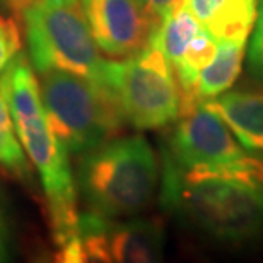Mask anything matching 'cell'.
<instances>
[{"label": "cell", "mask_w": 263, "mask_h": 263, "mask_svg": "<svg viewBox=\"0 0 263 263\" xmlns=\"http://www.w3.org/2000/svg\"><path fill=\"white\" fill-rule=\"evenodd\" d=\"M164 255V229L156 219H109L79 212L73 234L60 245L67 263H151Z\"/></svg>", "instance_id": "ba28073f"}, {"label": "cell", "mask_w": 263, "mask_h": 263, "mask_svg": "<svg viewBox=\"0 0 263 263\" xmlns=\"http://www.w3.org/2000/svg\"><path fill=\"white\" fill-rule=\"evenodd\" d=\"M248 70L251 77L263 82V19H258L248 48Z\"/></svg>", "instance_id": "9a60e30c"}, {"label": "cell", "mask_w": 263, "mask_h": 263, "mask_svg": "<svg viewBox=\"0 0 263 263\" xmlns=\"http://www.w3.org/2000/svg\"><path fill=\"white\" fill-rule=\"evenodd\" d=\"M98 48L113 59L137 53L159 28L144 0H81Z\"/></svg>", "instance_id": "9c48e42d"}, {"label": "cell", "mask_w": 263, "mask_h": 263, "mask_svg": "<svg viewBox=\"0 0 263 263\" xmlns=\"http://www.w3.org/2000/svg\"><path fill=\"white\" fill-rule=\"evenodd\" d=\"M162 161L181 171L219 173L263 185V159L246 151L228 123L207 104L181 115Z\"/></svg>", "instance_id": "52a82bcc"}, {"label": "cell", "mask_w": 263, "mask_h": 263, "mask_svg": "<svg viewBox=\"0 0 263 263\" xmlns=\"http://www.w3.org/2000/svg\"><path fill=\"white\" fill-rule=\"evenodd\" d=\"M10 260V243H9V231L5 228L4 219H0V261Z\"/></svg>", "instance_id": "d6986e66"}, {"label": "cell", "mask_w": 263, "mask_h": 263, "mask_svg": "<svg viewBox=\"0 0 263 263\" xmlns=\"http://www.w3.org/2000/svg\"><path fill=\"white\" fill-rule=\"evenodd\" d=\"M152 17L161 26L162 21H166L183 5V0H144Z\"/></svg>", "instance_id": "2e32d148"}, {"label": "cell", "mask_w": 263, "mask_h": 263, "mask_svg": "<svg viewBox=\"0 0 263 263\" xmlns=\"http://www.w3.org/2000/svg\"><path fill=\"white\" fill-rule=\"evenodd\" d=\"M23 21L34 72L64 70L108 86L111 60L99 53L81 0H36Z\"/></svg>", "instance_id": "5b68a950"}, {"label": "cell", "mask_w": 263, "mask_h": 263, "mask_svg": "<svg viewBox=\"0 0 263 263\" xmlns=\"http://www.w3.org/2000/svg\"><path fill=\"white\" fill-rule=\"evenodd\" d=\"M36 0H0V9L7 10L12 14H21L29 7L31 4H34Z\"/></svg>", "instance_id": "ac0fdd59"}, {"label": "cell", "mask_w": 263, "mask_h": 263, "mask_svg": "<svg viewBox=\"0 0 263 263\" xmlns=\"http://www.w3.org/2000/svg\"><path fill=\"white\" fill-rule=\"evenodd\" d=\"M203 104L228 123L246 151L263 156V92L226 91Z\"/></svg>", "instance_id": "8fae6325"}, {"label": "cell", "mask_w": 263, "mask_h": 263, "mask_svg": "<svg viewBox=\"0 0 263 263\" xmlns=\"http://www.w3.org/2000/svg\"><path fill=\"white\" fill-rule=\"evenodd\" d=\"M0 137H2V139H15V137H17L12 117H10V111H9V106H7V103H5L2 94H0Z\"/></svg>", "instance_id": "e0dca14e"}, {"label": "cell", "mask_w": 263, "mask_h": 263, "mask_svg": "<svg viewBox=\"0 0 263 263\" xmlns=\"http://www.w3.org/2000/svg\"><path fill=\"white\" fill-rule=\"evenodd\" d=\"M157 176L156 154L142 135L111 139L84 152L73 175L86 209L109 219L142 212L154 197Z\"/></svg>", "instance_id": "3957f363"}, {"label": "cell", "mask_w": 263, "mask_h": 263, "mask_svg": "<svg viewBox=\"0 0 263 263\" xmlns=\"http://www.w3.org/2000/svg\"><path fill=\"white\" fill-rule=\"evenodd\" d=\"M0 94L12 117L15 134L43 183L57 245H64L76 231L77 188L68 152L46 123L40 82L24 53H19L0 76Z\"/></svg>", "instance_id": "7a4b0ae2"}, {"label": "cell", "mask_w": 263, "mask_h": 263, "mask_svg": "<svg viewBox=\"0 0 263 263\" xmlns=\"http://www.w3.org/2000/svg\"><path fill=\"white\" fill-rule=\"evenodd\" d=\"M161 202L186 226L226 245L263 238V185L219 173L181 171L162 161Z\"/></svg>", "instance_id": "6da1fadb"}, {"label": "cell", "mask_w": 263, "mask_h": 263, "mask_svg": "<svg viewBox=\"0 0 263 263\" xmlns=\"http://www.w3.org/2000/svg\"><path fill=\"white\" fill-rule=\"evenodd\" d=\"M245 45V41L217 43L214 59L198 73L195 91H193V106L197 108L198 104L207 103L229 91L243 67Z\"/></svg>", "instance_id": "7c38bea8"}, {"label": "cell", "mask_w": 263, "mask_h": 263, "mask_svg": "<svg viewBox=\"0 0 263 263\" xmlns=\"http://www.w3.org/2000/svg\"><path fill=\"white\" fill-rule=\"evenodd\" d=\"M21 53V31L12 17L0 15V76Z\"/></svg>", "instance_id": "4fadbf2b"}, {"label": "cell", "mask_w": 263, "mask_h": 263, "mask_svg": "<svg viewBox=\"0 0 263 263\" xmlns=\"http://www.w3.org/2000/svg\"><path fill=\"white\" fill-rule=\"evenodd\" d=\"M183 7L217 43H246L258 17V0H183Z\"/></svg>", "instance_id": "30bf717a"}, {"label": "cell", "mask_w": 263, "mask_h": 263, "mask_svg": "<svg viewBox=\"0 0 263 263\" xmlns=\"http://www.w3.org/2000/svg\"><path fill=\"white\" fill-rule=\"evenodd\" d=\"M40 76L46 123L68 156L115 139L125 120L111 87L64 70Z\"/></svg>", "instance_id": "277c9868"}, {"label": "cell", "mask_w": 263, "mask_h": 263, "mask_svg": "<svg viewBox=\"0 0 263 263\" xmlns=\"http://www.w3.org/2000/svg\"><path fill=\"white\" fill-rule=\"evenodd\" d=\"M0 219H4V215H2V210H0Z\"/></svg>", "instance_id": "44dd1931"}, {"label": "cell", "mask_w": 263, "mask_h": 263, "mask_svg": "<svg viewBox=\"0 0 263 263\" xmlns=\"http://www.w3.org/2000/svg\"><path fill=\"white\" fill-rule=\"evenodd\" d=\"M0 167H5L17 176H29V164L26 161L23 145L19 139H2L0 137Z\"/></svg>", "instance_id": "5bb4252c"}, {"label": "cell", "mask_w": 263, "mask_h": 263, "mask_svg": "<svg viewBox=\"0 0 263 263\" xmlns=\"http://www.w3.org/2000/svg\"><path fill=\"white\" fill-rule=\"evenodd\" d=\"M258 19H263V0H258Z\"/></svg>", "instance_id": "ffe728a7"}, {"label": "cell", "mask_w": 263, "mask_h": 263, "mask_svg": "<svg viewBox=\"0 0 263 263\" xmlns=\"http://www.w3.org/2000/svg\"><path fill=\"white\" fill-rule=\"evenodd\" d=\"M108 86L123 120L137 130H156L181 117V89L157 40V28L137 53L111 60Z\"/></svg>", "instance_id": "8992f818"}]
</instances>
